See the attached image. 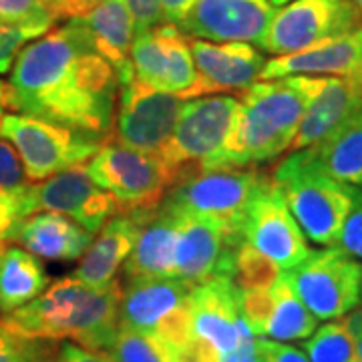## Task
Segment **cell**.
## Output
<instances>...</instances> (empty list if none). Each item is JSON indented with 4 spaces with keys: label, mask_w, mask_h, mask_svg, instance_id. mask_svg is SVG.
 Here are the masks:
<instances>
[{
    "label": "cell",
    "mask_w": 362,
    "mask_h": 362,
    "mask_svg": "<svg viewBox=\"0 0 362 362\" xmlns=\"http://www.w3.org/2000/svg\"><path fill=\"white\" fill-rule=\"evenodd\" d=\"M177 211L165 202L143 214L137 242L121 268V278H175Z\"/></svg>",
    "instance_id": "obj_20"
},
{
    "label": "cell",
    "mask_w": 362,
    "mask_h": 362,
    "mask_svg": "<svg viewBox=\"0 0 362 362\" xmlns=\"http://www.w3.org/2000/svg\"><path fill=\"white\" fill-rule=\"evenodd\" d=\"M338 246L346 250L352 258L362 262V187H356L354 202H352L350 214L342 226Z\"/></svg>",
    "instance_id": "obj_40"
},
{
    "label": "cell",
    "mask_w": 362,
    "mask_h": 362,
    "mask_svg": "<svg viewBox=\"0 0 362 362\" xmlns=\"http://www.w3.org/2000/svg\"><path fill=\"white\" fill-rule=\"evenodd\" d=\"M361 25L354 0H292L274 13L258 47L268 54L284 57L342 37Z\"/></svg>",
    "instance_id": "obj_10"
},
{
    "label": "cell",
    "mask_w": 362,
    "mask_h": 362,
    "mask_svg": "<svg viewBox=\"0 0 362 362\" xmlns=\"http://www.w3.org/2000/svg\"><path fill=\"white\" fill-rule=\"evenodd\" d=\"M221 352L204 337L189 338L183 346L171 354V362H220Z\"/></svg>",
    "instance_id": "obj_42"
},
{
    "label": "cell",
    "mask_w": 362,
    "mask_h": 362,
    "mask_svg": "<svg viewBox=\"0 0 362 362\" xmlns=\"http://www.w3.org/2000/svg\"><path fill=\"white\" fill-rule=\"evenodd\" d=\"M33 183L25 173V165L18 157L14 145L6 139H0V192L23 194Z\"/></svg>",
    "instance_id": "obj_37"
},
{
    "label": "cell",
    "mask_w": 362,
    "mask_h": 362,
    "mask_svg": "<svg viewBox=\"0 0 362 362\" xmlns=\"http://www.w3.org/2000/svg\"><path fill=\"white\" fill-rule=\"evenodd\" d=\"M40 2L54 14L57 21H61V0H40Z\"/></svg>",
    "instance_id": "obj_50"
},
{
    "label": "cell",
    "mask_w": 362,
    "mask_h": 362,
    "mask_svg": "<svg viewBox=\"0 0 362 362\" xmlns=\"http://www.w3.org/2000/svg\"><path fill=\"white\" fill-rule=\"evenodd\" d=\"M119 280L107 288H89L69 276L0 322L21 337L69 340L107 352L119 330Z\"/></svg>",
    "instance_id": "obj_3"
},
{
    "label": "cell",
    "mask_w": 362,
    "mask_h": 362,
    "mask_svg": "<svg viewBox=\"0 0 362 362\" xmlns=\"http://www.w3.org/2000/svg\"><path fill=\"white\" fill-rule=\"evenodd\" d=\"M274 312L272 288L240 290V316L252 334L266 337V328Z\"/></svg>",
    "instance_id": "obj_36"
},
{
    "label": "cell",
    "mask_w": 362,
    "mask_h": 362,
    "mask_svg": "<svg viewBox=\"0 0 362 362\" xmlns=\"http://www.w3.org/2000/svg\"><path fill=\"white\" fill-rule=\"evenodd\" d=\"M107 352L113 362H171V352L153 334L125 326H119L115 340Z\"/></svg>",
    "instance_id": "obj_32"
},
{
    "label": "cell",
    "mask_w": 362,
    "mask_h": 362,
    "mask_svg": "<svg viewBox=\"0 0 362 362\" xmlns=\"http://www.w3.org/2000/svg\"><path fill=\"white\" fill-rule=\"evenodd\" d=\"M352 83V87L356 89V93H358V97L362 99V66L354 73V75H350V77H346Z\"/></svg>",
    "instance_id": "obj_51"
},
{
    "label": "cell",
    "mask_w": 362,
    "mask_h": 362,
    "mask_svg": "<svg viewBox=\"0 0 362 362\" xmlns=\"http://www.w3.org/2000/svg\"><path fill=\"white\" fill-rule=\"evenodd\" d=\"M288 274L300 300L318 320L344 318L361 304V259L340 246L310 252Z\"/></svg>",
    "instance_id": "obj_9"
},
{
    "label": "cell",
    "mask_w": 362,
    "mask_h": 362,
    "mask_svg": "<svg viewBox=\"0 0 362 362\" xmlns=\"http://www.w3.org/2000/svg\"><path fill=\"white\" fill-rule=\"evenodd\" d=\"M52 362H113V358H111V354L105 352V350L85 349V346H81V344L63 340V342L59 344L57 356H54V361Z\"/></svg>",
    "instance_id": "obj_44"
},
{
    "label": "cell",
    "mask_w": 362,
    "mask_h": 362,
    "mask_svg": "<svg viewBox=\"0 0 362 362\" xmlns=\"http://www.w3.org/2000/svg\"><path fill=\"white\" fill-rule=\"evenodd\" d=\"M195 81L180 99H195L218 93H242L259 81L266 57L252 42H211L192 39Z\"/></svg>",
    "instance_id": "obj_15"
},
{
    "label": "cell",
    "mask_w": 362,
    "mask_h": 362,
    "mask_svg": "<svg viewBox=\"0 0 362 362\" xmlns=\"http://www.w3.org/2000/svg\"><path fill=\"white\" fill-rule=\"evenodd\" d=\"M145 211L111 216L99 230V235L90 242L83 258L78 259V266L71 276L89 288H107L117 282L119 272L137 242Z\"/></svg>",
    "instance_id": "obj_19"
},
{
    "label": "cell",
    "mask_w": 362,
    "mask_h": 362,
    "mask_svg": "<svg viewBox=\"0 0 362 362\" xmlns=\"http://www.w3.org/2000/svg\"><path fill=\"white\" fill-rule=\"evenodd\" d=\"M127 6L135 23V33H147L168 23L161 0H127Z\"/></svg>",
    "instance_id": "obj_41"
},
{
    "label": "cell",
    "mask_w": 362,
    "mask_h": 362,
    "mask_svg": "<svg viewBox=\"0 0 362 362\" xmlns=\"http://www.w3.org/2000/svg\"><path fill=\"white\" fill-rule=\"evenodd\" d=\"M156 33L165 52V89L180 97L195 81V63L189 40L171 23L157 26Z\"/></svg>",
    "instance_id": "obj_28"
},
{
    "label": "cell",
    "mask_w": 362,
    "mask_h": 362,
    "mask_svg": "<svg viewBox=\"0 0 362 362\" xmlns=\"http://www.w3.org/2000/svg\"><path fill=\"white\" fill-rule=\"evenodd\" d=\"M93 181L115 197L117 214L157 207L175 183L173 171L156 153L107 141L87 161Z\"/></svg>",
    "instance_id": "obj_6"
},
{
    "label": "cell",
    "mask_w": 362,
    "mask_h": 362,
    "mask_svg": "<svg viewBox=\"0 0 362 362\" xmlns=\"http://www.w3.org/2000/svg\"><path fill=\"white\" fill-rule=\"evenodd\" d=\"M312 151L334 180L362 187V109L324 141L312 145Z\"/></svg>",
    "instance_id": "obj_26"
},
{
    "label": "cell",
    "mask_w": 362,
    "mask_h": 362,
    "mask_svg": "<svg viewBox=\"0 0 362 362\" xmlns=\"http://www.w3.org/2000/svg\"><path fill=\"white\" fill-rule=\"evenodd\" d=\"M153 337L173 354L175 350L183 346L189 338L194 337V316H192V304L189 298L177 304L173 310H169L159 322L156 324Z\"/></svg>",
    "instance_id": "obj_35"
},
{
    "label": "cell",
    "mask_w": 362,
    "mask_h": 362,
    "mask_svg": "<svg viewBox=\"0 0 362 362\" xmlns=\"http://www.w3.org/2000/svg\"><path fill=\"white\" fill-rule=\"evenodd\" d=\"M258 352L259 362H310L302 349L264 337H258Z\"/></svg>",
    "instance_id": "obj_43"
},
{
    "label": "cell",
    "mask_w": 362,
    "mask_h": 362,
    "mask_svg": "<svg viewBox=\"0 0 362 362\" xmlns=\"http://www.w3.org/2000/svg\"><path fill=\"white\" fill-rule=\"evenodd\" d=\"M183 99L131 78L119 87L111 141L159 156L177 125Z\"/></svg>",
    "instance_id": "obj_11"
},
{
    "label": "cell",
    "mask_w": 362,
    "mask_h": 362,
    "mask_svg": "<svg viewBox=\"0 0 362 362\" xmlns=\"http://www.w3.org/2000/svg\"><path fill=\"white\" fill-rule=\"evenodd\" d=\"M59 344L57 340L21 337L0 322V362H52Z\"/></svg>",
    "instance_id": "obj_33"
},
{
    "label": "cell",
    "mask_w": 362,
    "mask_h": 362,
    "mask_svg": "<svg viewBox=\"0 0 362 362\" xmlns=\"http://www.w3.org/2000/svg\"><path fill=\"white\" fill-rule=\"evenodd\" d=\"M0 21L25 26L45 35L57 23L54 14L40 0H0Z\"/></svg>",
    "instance_id": "obj_34"
},
{
    "label": "cell",
    "mask_w": 362,
    "mask_h": 362,
    "mask_svg": "<svg viewBox=\"0 0 362 362\" xmlns=\"http://www.w3.org/2000/svg\"><path fill=\"white\" fill-rule=\"evenodd\" d=\"M361 304H362V282H361Z\"/></svg>",
    "instance_id": "obj_54"
},
{
    "label": "cell",
    "mask_w": 362,
    "mask_h": 362,
    "mask_svg": "<svg viewBox=\"0 0 362 362\" xmlns=\"http://www.w3.org/2000/svg\"><path fill=\"white\" fill-rule=\"evenodd\" d=\"M26 192H23V194L0 192V247L11 244L16 226L28 216Z\"/></svg>",
    "instance_id": "obj_39"
},
{
    "label": "cell",
    "mask_w": 362,
    "mask_h": 362,
    "mask_svg": "<svg viewBox=\"0 0 362 362\" xmlns=\"http://www.w3.org/2000/svg\"><path fill=\"white\" fill-rule=\"evenodd\" d=\"M274 13L270 0H195L177 28L189 39L259 45Z\"/></svg>",
    "instance_id": "obj_16"
},
{
    "label": "cell",
    "mask_w": 362,
    "mask_h": 362,
    "mask_svg": "<svg viewBox=\"0 0 362 362\" xmlns=\"http://www.w3.org/2000/svg\"><path fill=\"white\" fill-rule=\"evenodd\" d=\"M194 334L209 340L221 354L238 346L244 320L240 316V288L230 276H214L192 288Z\"/></svg>",
    "instance_id": "obj_17"
},
{
    "label": "cell",
    "mask_w": 362,
    "mask_h": 362,
    "mask_svg": "<svg viewBox=\"0 0 362 362\" xmlns=\"http://www.w3.org/2000/svg\"><path fill=\"white\" fill-rule=\"evenodd\" d=\"M362 66V26L337 39L316 42L304 51L266 61L259 81L308 75V77H350Z\"/></svg>",
    "instance_id": "obj_18"
},
{
    "label": "cell",
    "mask_w": 362,
    "mask_h": 362,
    "mask_svg": "<svg viewBox=\"0 0 362 362\" xmlns=\"http://www.w3.org/2000/svg\"><path fill=\"white\" fill-rule=\"evenodd\" d=\"M121 81L101 57L83 18H66L21 49L6 109L111 141Z\"/></svg>",
    "instance_id": "obj_1"
},
{
    "label": "cell",
    "mask_w": 362,
    "mask_h": 362,
    "mask_svg": "<svg viewBox=\"0 0 362 362\" xmlns=\"http://www.w3.org/2000/svg\"><path fill=\"white\" fill-rule=\"evenodd\" d=\"M169 206V204H168ZM175 209V207H173ZM177 211L175 238V278L189 286H197L214 276L232 274L233 252L242 235L218 221Z\"/></svg>",
    "instance_id": "obj_14"
},
{
    "label": "cell",
    "mask_w": 362,
    "mask_h": 362,
    "mask_svg": "<svg viewBox=\"0 0 362 362\" xmlns=\"http://www.w3.org/2000/svg\"><path fill=\"white\" fill-rule=\"evenodd\" d=\"M270 175L312 244L338 246L356 187L334 180L312 147L292 151L274 165Z\"/></svg>",
    "instance_id": "obj_4"
},
{
    "label": "cell",
    "mask_w": 362,
    "mask_h": 362,
    "mask_svg": "<svg viewBox=\"0 0 362 362\" xmlns=\"http://www.w3.org/2000/svg\"><path fill=\"white\" fill-rule=\"evenodd\" d=\"M302 350L310 362H358L346 318L328 320L304 340Z\"/></svg>",
    "instance_id": "obj_29"
},
{
    "label": "cell",
    "mask_w": 362,
    "mask_h": 362,
    "mask_svg": "<svg viewBox=\"0 0 362 362\" xmlns=\"http://www.w3.org/2000/svg\"><path fill=\"white\" fill-rule=\"evenodd\" d=\"M42 259L18 244L0 247V316L26 306L49 288Z\"/></svg>",
    "instance_id": "obj_25"
},
{
    "label": "cell",
    "mask_w": 362,
    "mask_h": 362,
    "mask_svg": "<svg viewBox=\"0 0 362 362\" xmlns=\"http://www.w3.org/2000/svg\"><path fill=\"white\" fill-rule=\"evenodd\" d=\"M6 103H8V83L0 78V117L4 115Z\"/></svg>",
    "instance_id": "obj_49"
},
{
    "label": "cell",
    "mask_w": 362,
    "mask_h": 362,
    "mask_svg": "<svg viewBox=\"0 0 362 362\" xmlns=\"http://www.w3.org/2000/svg\"><path fill=\"white\" fill-rule=\"evenodd\" d=\"M89 28L97 52L105 57L119 75L121 85L135 77L131 66V45L135 23L127 0H103L89 14L81 16Z\"/></svg>",
    "instance_id": "obj_24"
},
{
    "label": "cell",
    "mask_w": 362,
    "mask_h": 362,
    "mask_svg": "<svg viewBox=\"0 0 362 362\" xmlns=\"http://www.w3.org/2000/svg\"><path fill=\"white\" fill-rule=\"evenodd\" d=\"M99 2H103V0H61V21L81 18V16L89 14Z\"/></svg>",
    "instance_id": "obj_47"
},
{
    "label": "cell",
    "mask_w": 362,
    "mask_h": 362,
    "mask_svg": "<svg viewBox=\"0 0 362 362\" xmlns=\"http://www.w3.org/2000/svg\"><path fill=\"white\" fill-rule=\"evenodd\" d=\"M0 137L18 151L30 183L85 165L105 145L59 123L14 111L0 117Z\"/></svg>",
    "instance_id": "obj_7"
},
{
    "label": "cell",
    "mask_w": 362,
    "mask_h": 362,
    "mask_svg": "<svg viewBox=\"0 0 362 362\" xmlns=\"http://www.w3.org/2000/svg\"><path fill=\"white\" fill-rule=\"evenodd\" d=\"M240 235L282 272L294 270L312 252L308 238L292 216L284 195L274 185L272 175L252 197Z\"/></svg>",
    "instance_id": "obj_12"
},
{
    "label": "cell",
    "mask_w": 362,
    "mask_h": 362,
    "mask_svg": "<svg viewBox=\"0 0 362 362\" xmlns=\"http://www.w3.org/2000/svg\"><path fill=\"white\" fill-rule=\"evenodd\" d=\"M242 101L232 95H206L183 99L177 125L159 157L173 171L175 181L197 169L230 137Z\"/></svg>",
    "instance_id": "obj_8"
},
{
    "label": "cell",
    "mask_w": 362,
    "mask_h": 362,
    "mask_svg": "<svg viewBox=\"0 0 362 362\" xmlns=\"http://www.w3.org/2000/svg\"><path fill=\"white\" fill-rule=\"evenodd\" d=\"M119 326L151 334L156 324L185 302L192 288L180 278H119Z\"/></svg>",
    "instance_id": "obj_21"
},
{
    "label": "cell",
    "mask_w": 362,
    "mask_h": 362,
    "mask_svg": "<svg viewBox=\"0 0 362 362\" xmlns=\"http://www.w3.org/2000/svg\"><path fill=\"white\" fill-rule=\"evenodd\" d=\"M131 66L135 78L159 90L165 89V52L156 28L147 33H135L131 45Z\"/></svg>",
    "instance_id": "obj_31"
},
{
    "label": "cell",
    "mask_w": 362,
    "mask_h": 362,
    "mask_svg": "<svg viewBox=\"0 0 362 362\" xmlns=\"http://www.w3.org/2000/svg\"><path fill=\"white\" fill-rule=\"evenodd\" d=\"M220 362H259V352H258V337L250 332L246 324L242 328V334H240V342L238 346L226 354H221Z\"/></svg>",
    "instance_id": "obj_45"
},
{
    "label": "cell",
    "mask_w": 362,
    "mask_h": 362,
    "mask_svg": "<svg viewBox=\"0 0 362 362\" xmlns=\"http://www.w3.org/2000/svg\"><path fill=\"white\" fill-rule=\"evenodd\" d=\"M272 6H284L288 2H292V0H270Z\"/></svg>",
    "instance_id": "obj_52"
},
{
    "label": "cell",
    "mask_w": 362,
    "mask_h": 362,
    "mask_svg": "<svg viewBox=\"0 0 362 362\" xmlns=\"http://www.w3.org/2000/svg\"><path fill=\"white\" fill-rule=\"evenodd\" d=\"M194 4H195V0H161L165 21L175 26L180 25L181 21L185 18V14L192 11V6H194Z\"/></svg>",
    "instance_id": "obj_46"
},
{
    "label": "cell",
    "mask_w": 362,
    "mask_h": 362,
    "mask_svg": "<svg viewBox=\"0 0 362 362\" xmlns=\"http://www.w3.org/2000/svg\"><path fill=\"white\" fill-rule=\"evenodd\" d=\"M274 312L266 328V337L278 342H298L306 340L318 328V318L312 314L294 290L290 274L282 272L272 286Z\"/></svg>",
    "instance_id": "obj_27"
},
{
    "label": "cell",
    "mask_w": 362,
    "mask_h": 362,
    "mask_svg": "<svg viewBox=\"0 0 362 362\" xmlns=\"http://www.w3.org/2000/svg\"><path fill=\"white\" fill-rule=\"evenodd\" d=\"M361 18H362V13H361Z\"/></svg>",
    "instance_id": "obj_55"
},
{
    "label": "cell",
    "mask_w": 362,
    "mask_h": 362,
    "mask_svg": "<svg viewBox=\"0 0 362 362\" xmlns=\"http://www.w3.org/2000/svg\"><path fill=\"white\" fill-rule=\"evenodd\" d=\"M14 244L49 262H75L83 258L93 242V233L77 221L54 211H37L26 216L13 233Z\"/></svg>",
    "instance_id": "obj_22"
},
{
    "label": "cell",
    "mask_w": 362,
    "mask_h": 362,
    "mask_svg": "<svg viewBox=\"0 0 362 362\" xmlns=\"http://www.w3.org/2000/svg\"><path fill=\"white\" fill-rule=\"evenodd\" d=\"M270 177L264 168L194 169L171 185L163 202L171 207L218 221L240 233L246 209L259 187Z\"/></svg>",
    "instance_id": "obj_5"
},
{
    "label": "cell",
    "mask_w": 362,
    "mask_h": 362,
    "mask_svg": "<svg viewBox=\"0 0 362 362\" xmlns=\"http://www.w3.org/2000/svg\"><path fill=\"white\" fill-rule=\"evenodd\" d=\"M346 318V324L350 328V334L354 340V350H356V358L362 362V310H352Z\"/></svg>",
    "instance_id": "obj_48"
},
{
    "label": "cell",
    "mask_w": 362,
    "mask_h": 362,
    "mask_svg": "<svg viewBox=\"0 0 362 362\" xmlns=\"http://www.w3.org/2000/svg\"><path fill=\"white\" fill-rule=\"evenodd\" d=\"M26 209L28 216L37 211L66 216L95 235L117 214V202L93 181L85 163L33 183L26 192Z\"/></svg>",
    "instance_id": "obj_13"
},
{
    "label": "cell",
    "mask_w": 362,
    "mask_h": 362,
    "mask_svg": "<svg viewBox=\"0 0 362 362\" xmlns=\"http://www.w3.org/2000/svg\"><path fill=\"white\" fill-rule=\"evenodd\" d=\"M39 37H42V35L30 30V28L0 21V75L11 73L21 49L28 40H35Z\"/></svg>",
    "instance_id": "obj_38"
},
{
    "label": "cell",
    "mask_w": 362,
    "mask_h": 362,
    "mask_svg": "<svg viewBox=\"0 0 362 362\" xmlns=\"http://www.w3.org/2000/svg\"><path fill=\"white\" fill-rule=\"evenodd\" d=\"M354 4L358 6V11H361V13H362V0H354Z\"/></svg>",
    "instance_id": "obj_53"
},
{
    "label": "cell",
    "mask_w": 362,
    "mask_h": 362,
    "mask_svg": "<svg viewBox=\"0 0 362 362\" xmlns=\"http://www.w3.org/2000/svg\"><path fill=\"white\" fill-rule=\"evenodd\" d=\"M361 109L362 99L349 78L326 77L322 89L300 121L290 151L318 145Z\"/></svg>",
    "instance_id": "obj_23"
},
{
    "label": "cell",
    "mask_w": 362,
    "mask_h": 362,
    "mask_svg": "<svg viewBox=\"0 0 362 362\" xmlns=\"http://www.w3.org/2000/svg\"><path fill=\"white\" fill-rule=\"evenodd\" d=\"M326 77H292L256 81L242 90L240 115L230 137L199 169L264 168L290 151L300 121Z\"/></svg>",
    "instance_id": "obj_2"
},
{
    "label": "cell",
    "mask_w": 362,
    "mask_h": 362,
    "mask_svg": "<svg viewBox=\"0 0 362 362\" xmlns=\"http://www.w3.org/2000/svg\"><path fill=\"white\" fill-rule=\"evenodd\" d=\"M282 270L259 254L256 247H252L247 242H240L233 252L232 274L230 278L240 290H254V288H272L274 282L280 278Z\"/></svg>",
    "instance_id": "obj_30"
}]
</instances>
